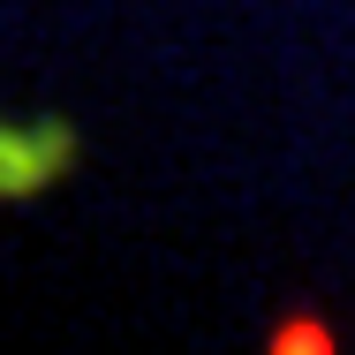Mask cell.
I'll list each match as a JSON object with an SVG mask.
<instances>
[{
    "instance_id": "cell-1",
    "label": "cell",
    "mask_w": 355,
    "mask_h": 355,
    "mask_svg": "<svg viewBox=\"0 0 355 355\" xmlns=\"http://www.w3.org/2000/svg\"><path fill=\"white\" fill-rule=\"evenodd\" d=\"M76 166V129L69 121H0V205L53 189Z\"/></svg>"
},
{
    "instance_id": "cell-2",
    "label": "cell",
    "mask_w": 355,
    "mask_h": 355,
    "mask_svg": "<svg viewBox=\"0 0 355 355\" xmlns=\"http://www.w3.org/2000/svg\"><path fill=\"white\" fill-rule=\"evenodd\" d=\"M265 348L272 355H325V348H340V333H333V318H318V310H287V325L265 333Z\"/></svg>"
}]
</instances>
